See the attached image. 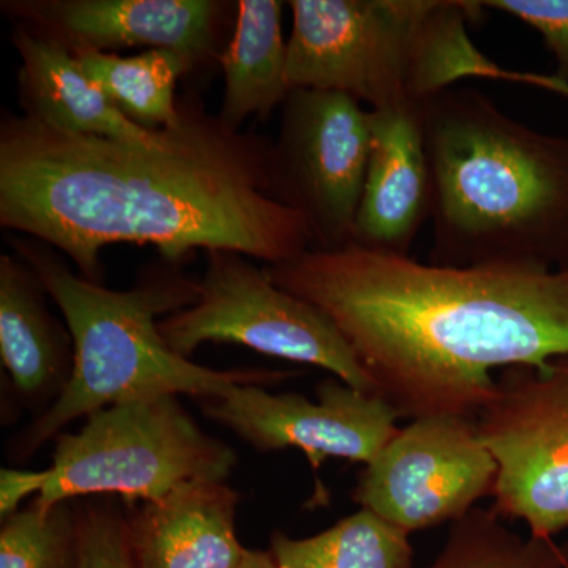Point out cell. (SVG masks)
Here are the masks:
<instances>
[{
    "label": "cell",
    "mask_w": 568,
    "mask_h": 568,
    "mask_svg": "<svg viewBox=\"0 0 568 568\" xmlns=\"http://www.w3.org/2000/svg\"><path fill=\"white\" fill-rule=\"evenodd\" d=\"M239 495L226 481H190L125 514L136 568H242Z\"/></svg>",
    "instance_id": "5bb4252c"
},
{
    "label": "cell",
    "mask_w": 568,
    "mask_h": 568,
    "mask_svg": "<svg viewBox=\"0 0 568 568\" xmlns=\"http://www.w3.org/2000/svg\"><path fill=\"white\" fill-rule=\"evenodd\" d=\"M58 437L50 481L32 503L41 510L81 496L148 503L190 481H224L237 463L233 448L201 429L175 395L103 407L77 433Z\"/></svg>",
    "instance_id": "8992f818"
},
{
    "label": "cell",
    "mask_w": 568,
    "mask_h": 568,
    "mask_svg": "<svg viewBox=\"0 0 568 568\" xmlns=\"http://www.w3.org/2000/svg\"><path fill=\"white\" fill-rule=\"evenodd\" d=\"M50 481V469L0 470V517L2 519L20 511V506L32 495L39 496ZM33 497V499H36Z\"/></svg>",
    "instance_id": "cb8c5ba5"
},
{
    "label": "cell",
    "mask_w": 568,
    "mask_h": 568,
    "mask_svg": "<svg viewBox=\"0 0 568 568\" xmlns=\"http://www.w3.org/2000/svg\"><path fill=\"white\" fill-rule=\"evenodd\" d=\"M71 52L130 121L148 130L178 123L181 104L175 84L193 69L192 62L175 52L156 50L129 58L95 50Z\"/></svg>",
    "instance_id": "ac0fdd59"
},
{
    "label": "cell",
    "mask_w": 568,
    "mask_h": 568,
    "mask_svg": "<svg viewBox=\"0 0 568 568\" xmlns=\"http://www.w3.org/2000/svg\"><path fill=\"white\" fill-rule=\"evenodd\" d=\"M477 426L497 463L491 510L534 537L568 529V355L503 369Z\"/></svg>",
    "instance_id": "ba28073f"
},
{
    "label": "cell",
    "mask_w": 568,
    "mask_h": 568,
    "mask_svg": "<svg viewBox=\"0 0 568 568\" xmlns=\"http://www.w3.org/2000/svg\"><path fill=\"white\" fill-rule=\"evenodd\" d=\"M205 253L196 302L159 323L160 335L174 353L189 357L204 343H234L317 366L364 394L379 396L345 336L316 306L276 286L245 254Z\"/></svg>",
    "instance_id": "52a82bcc"
},
{
    "label": "cell",
    "mask_w": 568,
    "mask_h": 568,
    "mask_svg": "<svg viewBox=\"0 0 568 568\" xmlns=\"http://www.w3.org/2000/svg\"><path fill=\"white\" fill-rule=\"evenodd\" d=\"M268 552L278 568H413L414 558L409 534L365 508L316 536L275 532Z\"/></svg>",
    "instance_id": "d6986e66"
},
{
    "label": "cell",
    "mask_w": 568,
    "mask_h": 568,
    "mask_svg": "<svg viewBox=\"0 0 568 568\" xmlns=\"http://www.w3.org/2000/svg\"><path fill=\"white\" fill-rule=\"evenodd\" d=\"M242 568H278L276 567L274 558L268 551H256L250 549L248 558H246L244 567Z\"/></svg>",
    "instance_id": "484cf974"
},
{
    "label": "cell",
    "mask_w": 568,
    "mask_h": 568,
    "mask_svg": "<svg viewBox=\"0 0 568 568\" xmlns=\"http://www.w3.org/2000/svg\"><path fill=\"white\" fill-rule=\"evenodd\" d=\"M484 9L503 11L540 33L555 55V77L568 82V0H485Z\"/></svg>",
    "instance_id": "603a6c76"
},
{
    "label": "cell",
    "mask_w": 568,
    "mask_h": 568,
    "mask_svg": "<svg viewBox=\"0 0 568 568\" xmlns=\"http://www.w3.org/2000/svg\"><path fill=\"white\" fill-rule=\"evenodd\" d=\"M20 256L39 276L61 310L73 339V369L62 394L33 420L18 440L29 457L78 418L103 407L159 395L205 399L234 386H272L295 372L213 369L174 353L159 332V316L193 305L197 282L160 265L129 291H112L73 274L50 245L37 239L11 237Z\"/></svg>",
    "instance_id": "277c9868"
},
{
    "label": "cell",
    "mask_w": 568,
    "mask_h": 568,
    "mask_svg": "<svg viewBox=\"0 0 568 568\" xmlns=\"http://www.w3.org/2000/svg\"><path fill=\"white\" fill-rule=\"evenodd\" d=\"M564 555H566V562H567V568H568V547L564 548Z\"/></svg>",
    "instance_id": "4316f807"
},
{
    "label": "cell",
    "mask_w": 568,
    "mask_h": 568,
    "mask_svg": "<svg viewBox=\"0 0 568 568\" xmlns=\"http://www.w3.org/2000/svg\"><path fill=\"white\" fill-rule=\"evenodd\" d=\"M496 477L476 418H416L365 466L353 499L410 534L458 521L493 495Z\"/></svg>",
    "instance_id": "30bf717a"
},
{
    "label": "cell",
    "mask_w": 568,
    "mask_h": 568,
    "mask_svg": "<svg viewBox=\"0 0 568 568\" xmlns=\"http://www.w3.org/2000/svg\"><path fill=\"white\" fill-rule=\"evenodd\" d=\"M316 399L271 394L264 386H234L201 399L203 410L261 452L298 448L313 469L335 457L369 465L399 432V414L381 396L338 377L316 388Z\"/></svg>",
    "instance_id": "8fae6325"
},
{
    "label": "cell",
    "mask_w": 568,
    "mask_h": 568,
    "mask_svg": "<svg viewBox=\"0 0 568 568\" xmlns=\"http://www.w3.org/2000/svg\"><path fill=\"white\" fill-rule=\"evenodd\" d=\"M428 568H567L551 538L519 536L491 508H473L452 525L443 551Z\"/></svg>",
    "instance_id": "ffe728a7"
},
{
    "label": "cell",
    "mask_w": 568,
    "mask_h": 568,
    "mask_svg": "<svg viewBox=\"0 0 568 568\" xmlns=\"http://www.w3.org/2000/svg\"><path fill=\"white\" fill-rule=\"evenodd\" d=\"M291 89L338 92L369 111L418 108L493 65L467 28L484 17L462 0H291Z\"/></svg>",
    "instance_id": "5b68a950"
},
{
    "label": "cell",
    "mask_w": 568,
    "mask_h": 568,
    "mask_svg": "<svg viewBox=\"0 0 568 568\" xmlns=\"http://www.w3.org/2000/svg\"><path fill=\"white\" fill-rule=\"evenodd\" d=\"M153 141L62 132L26 115L0 121V226L61 250L102 284L100 254L151 245L181 264L196 250L287 263L312 250L301 213L272 197L268 138L233 130L197 97Z\"/></svg>",
    "instance_id": "6da1fadb"
},
{
    "label": "cell",
    "mask_w": 568,
    "mask_h": 568,
    "mask_svg": "<svg viewBox=\"0 0 568 568\" xmlns=\"http://www.w3.org/2000/svg\"><path fill=\"white\" fill-rule=\"evenodd\" d=\"M422 106L372 111V145L353 244L409 256L432 219L433 178Z\"/></svg>",
    "instance_id": "4fadbf2b"
},
{
    "label": "cell",
    "mask_w": 568,
    "mask_h": 568,
    "mask_svg": "<svg viewBox=\"0 0 568 568\" xmlns=\"http://www.w3.org/2000/svg\"><path fill=\"white\" fill-rule=\"evenodd\" d=\"M433 178L429 264L568 267V136L530 129L487 93L422 104Z\"/></svg>",
    "instance_id": "3957f363"
},
{
    "label": "cell",
    "mask_w": 568,
    "mask_h": 568,
    "mask_svg": "<svg viewBox=\"0 0 568 568\" xmlns=\"http://www.w3.org/2000/svg\"><path fill=\"white\" fill-rule=\"evenodd\" d=\"M264 271L335 324L399 417H478L497 369L568 355V267H443L349 244Z\"/></svg>",
    "instance_id": "7a4b0ae2"
},
{
    "label": "cell",
    "mask_w": 568,
    "mask_h": 568,
    "mask_svg": "<svg viewBox=\"0 0 568 568\" xmlns=\"http://www.w3.org/2000/svg\"><path fill=\"white\" fill-rule=\"evenodd\" d=\"M372 145V111L338 92L291 89L272 142L271 193L301 213L312 250L353 244Z\"/></svg>",
    "instance_id": "9c48e42d"
},
{
    "label": "cell",
    "mask_w": 568,
    "mask_h": 568,
    "mask_svg": "<svg viewBox=\"0 0 568 568\" xmlns=\"http://www.w3.org/2000/svg\"><path fill=\"white\" fill-rule=\"evenodd\" d=\"M43 284L20 256H0V357L32 402L58 398L73 369L69 328L51 315Z\"/></svg>",
    "instance_id": "2e32d148"
},
{
    "label": "cell",
    "mask_w": 568,
    "mask_h": 568,
    "mask_svg": "<svg viewBox=\"0 0 568 568\" xmlns=\"http://www.w3.org/2000/svg\"><path fill=\"white\" fill-rule=\"evenodd\" d=\"M487 80L517 82V84L532 85V88L544 89V91L558 93V95L568 99V82L560 81L555 74L532 73V71H518L503 69V67L493 63L491 69L485 73Z\"/></svg>",
    "instance_id": "d4e9b609"
},
{
    "label": "cell",
    "mask_w": 568,
    "mask_h": 568,
    "mask_svg": "<svg viewBox=\"0 0 568 568\" xmlns=\"http://www.w3.org/2000/svg\"><path fill=\"white\" fill-rule=\"evenodd\" d=\"M80 510V568H136L126 518L108 506L88 504Z\"/></svg>",
    "instance_id": "7402d4cb"
},
{
    "label": "cell",
    "mask_w": 568,
    "mask_h": 568,
    "mask_svg": "<svg viewBox=\"0 0 568 568\" xmlns=\"http://www.w3.org/2000/svg\"><path fill=\"white\" fill-rule=\"evenodd\" d=\"M282 0H241L233 39L220 55L224 97L220 119L241 130L246 119H267L291 92Z\"/></svg>",
    "instance_id": "e0dca14e"
},
{
    "label": "cell",
    "mask_w": 568,
    "mask_h": 568,
    "mask_svg": "<svg viewBox=\"0 0 568 568\" xmlns=\"http://www.w3.org/2000/svg\"><path fill=\"white\" fill-rule=\"evenodd\" d=\"M80 510L28 507L2 519L0 568H80Z\"/></svg>",
    "instance_id": "44dd1931"
},
{
    "label": "cell",
    "mask_w": 568,
    "mask_h": 568,
    "mask_svg": "<svg viewBox=\"0 0 568 568\" xmlns=\"http://www.w3.org/2000/svg\"><path fill=\"white\" fill-rule=\"evenodd\" d=\"M2 10L70 51L145 47L197 65L215 50V0H7Z\"/></svg>",
    "instance_id": "7c38bea8"
},
{
    "label": "cell",
    "mask_w": 568,
    "mask_h": 568,
    "mask_svg": "<svg viewBox=\"0 0 568 568\" xmlns=\"http://www.w3.org/2000/svg\"><path fill=\"white\" fill-rule=\"evenodd\" d=\"M21 58L18 99L22 115L52 129L112 140L149 142L160 130L130 121L62 44L17 22L11 36Z\"/></svg>",
    "instance_id": "9a60e30c"
}]
</instances>
